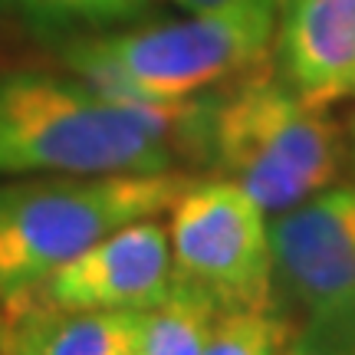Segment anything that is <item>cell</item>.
I'll use <instances>...</instances> for the list:
<instances>
[{
  "label": "cell",
  "instance_id": "6da1fadb",
  "mask_svg": "<svg viewBox=\"0 0 355 355\" xmlns=\"http://www.w3.org/2000/svg\"><path fill=\"white\" fill-rule=\"evenodd\" d=\"M201 96L145 105L40 69L0 73V178L171 171L198 158Z\"/></svg>",
  "mask_w": 355,
  "mask_h": 355
},
{
  "label": "cell",
  "instance_id": "7a4b0ae2",
  "mask_svg": "<svg viewBox=\"0 0 355 355\" xmlns=\"http://www.w3.org/2000/svg\"><path fill=\"white\" fill-rule=\"evenodd\" d=\"M198 162L241 184L266 214L329 188L349 165L345 125L260 63L201 96Z\"/></svg>",
  "mask_w": 355,
  "mask_h": 355
},
{
  "label": "cell",
  "instance_id": "3957f363",
  "mask_svg": "<svg viewBox=\"0 0 355 355\" xmlns=\"http://www.w3.org/2000/svg\"><path fill=\"white\" fill-rule=\"evenodd\" d=\"M277 13H188L73 37L66 66L96 89L145 105H178L257 69L273 53Z\"/></svg>",
  "mask_w": 355,
  "mask_h": 355
},
{
  "label": "cell",
  "instance_id": "277c9868",
  "mask_svg": "<svg viewBox=\"0 0 355 355\" xmlns=\"http://www.w3.org/2000/svg\"><path fill=\"white\" fill-rule=\"evenodd\" d=\"M194 178L171 171L43 175L0 184V303L33 290L105 234L165 214Z\"/></svg>",
  "mask_w": 355,
  "mask_h": 355
},
{
  "label": "cell",
  "instance_id": "5b68a950",
  "mask_svg": "<svg viewBox=\"0 0 355 355\" xmlns=\"http://www.w3.org/2000/svg\"><path fill=\"white\" fill-rule=\"evenodd\" d=\"M165 227L178 283L207 296L220 313L279 309L266 211L241 184L194 178L168 207Z\"/></svg>",
  "mask_w": 355,
  "mask_h": 355
},
{
  "label": "cell",
  "instance_id": "8992f818",
  "mask_svg": "<svg viewBox=\"0 0 355 355\" xmlns=\"http://www.w3.org/2000/svg\"><path fill=\"white\" fill-rule=\"evenodd\" d=\"M277 306L300 319L355 316V181L329 184L270 224Z\"/></svg>",
  "mask_w": 355,
  "mask_h": 355
},
{
  "label": "cell",
  "instance_id": "52a82bcc",
  "mask_svg": "<svg viewBox=\"0 0 355 355\" xmlns=\"http://www.w3.org/2000/svg\"><path fill=\"white\" fill-rule=\"evenodd\" d=\"M171 286L175 266L168 227H162L155 217H145L79 250L33 290H26V296L60 309L145 313L162 303Z\"/></svg>",
  "mask_w": 355,
  "mask_h": 355
},
{
  "label": "cell",
  "instance_id": "ba28073f",
  "mask_svg": "<svg viewBox=\"0 0 355 355\" xmlns=\"http://www.w3.org/2000/svg\"><path fill=\"white\" fill-rule=\"evenodd\" d=\"M273 69L313 105L332 109L355 89V0H279Z\"/></svg>",
  "mask_w": 355,
  "mask_h": 355
},
{
  "label": "cell",
  "instance_id": "9c48e42d",
  "mask_svg": "<svg viewBox=\"0 0 355 355\" xmlns=\"http://www.w3.org/2000/svg\"><path fill=\"white\" fill-rule=\"evenodd\" d=\"M139 345L141 313L60 309L26 293L3 303V355H135Z\"/></svg>",
  "mask_w": 355,
  "mask_h": 355
},
{
  "label": "cell",
  "instance_id": "30bf717a",
  "mask_svg": "<svg viewBox=\"0 0 355 355\" xmlns=\"http://www.w3.org/2000/svg\"><path fill=\"white\" fill-rule=\"evenodd\" d=\"M155 0H0V13L43 37H89L128 26L152 10Z\"/></svg>",
  "mask_w": 355,
  "mask_h": 355
},
{
  "label": "cell",
  "instance_id": "8fae6325",
  "mask_svg": "<svg viewBox=\"0 0 355 355\" xmlns=\"http://www.w3.org/2000/svg\"><path fill=\"white\" fill-rule=\"evenodd\" d=\"M217 309L207 296L184 283L171 286L155 309L141 313V355H204Z\"/></svg>",
  "mask_w": 355,
  "mask_h": 355
},
{
  "label": "cell",
  "instance_id": "7c38bea8",
  "mask_svg": "<svg viewBox=\"0 0 355 355\" xmlns=\"http://www.w3.org/2000/svg\"><path fill=\"white\" fill-rule=\"evenodd\" d=\"M293 332L283 309H234L217 313L204 355H279Z\"/></svg>",
  "mask_w": 355,
  "mask_h": 355
},
{
  "label": "cell",
  "instance_id": "4fadbf2b",
  "mask_svg": "<svg viewBox=\"0 0 355 355\" xmlns=\"http://www.w3.org/2000/svg\"><path fill=\"white\" fill-rule=\"evenodd\" d=\"M279 355H355V316L303 319Z\"/></svg>",
  "mask_w": 355,
  "mask_h": 355
},
{
  "label": "cell",
  "instance_id": "5bb4252c",
  "mask_svg": "<svg viewBox=\"0 0 355 355\" xmlns=\"http://www.w3.org/2000/svg\"><path fill=\"white\" fill-rule=\"evenodd\" d=\"M188 13H279V0H175Z\"/></svg>",
  "mask_w": 355,
  "mask_h": 355
},
{
  "label": "cell",
  "instance_id": "9a60e30c",
  "mask_svg": "<svg viewBox=\"0 0 355 355\" xmlns=\"http://www.w3.org/2000/svg\"><path fill=\"white\" fill-rule=\"evenodd\" d=\"M345 139H349V165L355 171V112L349 115V122H345Z\"/></svg>",
  "mask_w": 355,
  "mask_h": 355
},
{
  "label": "cell",
  "instance_id": "2e32d148",
  "mask_svg": "<svg viewBox=\"0 0 355 355\" xmlns=\"http://www.w3.org/2000/svg\"><path fill=\"white\" fill-rule=\"evenodd\" d=\"M135 355H141V352H135Z\"/></svg>",
  "mask_w": 355,
  "mask_h": 355
}]
</instances>
